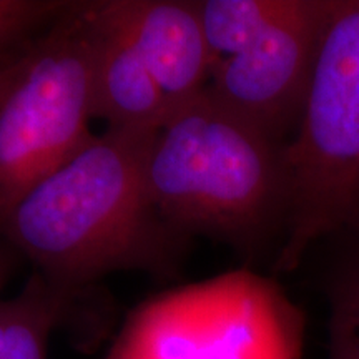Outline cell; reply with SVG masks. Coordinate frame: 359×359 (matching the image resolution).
I'll return each instance as SVG.
<instances>
[{"instance_id":"obj_1","label":"cell","mask_w":359,"mask_h":359,"mask_svg":"<svg viewBox=\"0 0 359 359\" xmlns=\"http://www.w3.org/2000/svg\"><path fill=\"white\" fill-rule=\"evenodd\" d=\"M156 130L105 128L0 213V238L53 286L115 271L172 278L190 243L161 218L147 160Z\"/></svg>"},{"instance_id":"obj_2","label":"cell","mask_w":359,"mask_h":359,"mask_svg":"<svg viewBox=\"0 0 359 359\" xmlns=\"http://www.w3.org/2000/svg\"><path fill=\"white\" fill-rule=\"evenodd\" d=\"M154 203L178 235L206 236L248 259L275 250L290 212L285 143L203 90L156 130L147 160Z\"/></svg>"},{"instance_id":"obj_3","label":"cell","mask_w":359,"mask_h":359,"mask_svg":"<svg viewBox=\"0 0 359 359\" xmlns=\"http://www.w3.org/2000/svg\"><path fill=\"white\" fill-rule=\"evenodd\" d=\"M285 161L290 212L276 273L359 228V0H336Z\"/></svg>"},{"instance_id":"obj_4","label":"cell","mask_w":359,"mask_h":359,"mask_svg":"<svg viewBox=\"0 0 359 359\" xmlns=\"http://www.w3.org/2000/svg\"><path fill=\"white\" fill-rule=\"evenodd\" d=\"M92 0L0 57V213L93 138Z\"/></svg>"},{"instance_id":"obj_5","label":"cell","mask_w":359,"mask_h":359,"mask_svg":"<svg viewBox=\"0 0 359 359\" xmlns=\"http://www.w3.org/2000/svg\"><path fill=\"white\" fill-rule=\"evenodd\" d=\"M105 359H294V351L278 298L248 278H223L138 304Z\"/></svg>"},{"instance_id":"obj_6","label":"cell","mask_w":359,"mask_h":359,"mask_svg":"<svg viewBox=\"0 0 359 359\" xmlns=\"http://www.w3.org/2000/svg\"><path fill=\"white\" fill-rule=\"evenodd\" d=\"M336 0H285L281 12L233 55L215 62L206 92L280 143L298 128Z\"/></svg>"},{"instance_id":"obj_7","label":"cell","mask_w":359,"mask_h":359,"mask_svg":"<svg viewBox=\"0 0 359 359\" xmlns=\"http://www.w3.org/2000/svg\"><path fill=\"white\" fill-rule=\"evenodd\" d=\"M120 8L172 115L208 85L212 57L198 6L191 0H120Z\"/></svg>"},{"instance_id":"obj_8","label":"cell","mask_w":359,"mask_h":359,"mask_svg":"<svg viewBox=\"0 0 359 359\" xmlns=\"http://www.w3.org/2000/svg\"><path fill=\"white\" fill-rule=\"evenodd\" d=\"M95 27V110L107 128L158 130L170 107L135 45L120 0L92 2Z\"/></svg>"},{"instance_id":"obj_9","label":"cell","mask_w":359,"mask_h":359,"mask_svg":"<svg viewBox=\"0 0 359 359\" xmlns=\"http://www.w3.org/2000/svg\"><path fill=\"white\" fill-rule=\"evenodd\" d=\"M75 296L34 271L19 294L0 299V359H48V338Z\"/></svg>"},{"instance_id":"obj_10","label":"cell","mask_w":359,"mask_h":359,"mask_svg":"<svg viewBox=\"0 0 359 359\" xmlns=\"http://www.w3.org/2000/svg\"><path fill=\"white\" fill-rule=\"evenodd\" d=\"M318 246L326 255L321 286L330 308L327 359H359V228Z\"/></svg>"},{"instance_id":"obj_11","label":"cell","mask_w":359,"mask_h":359,"mask_svg":"<svg viewBox=\"0 0 359 359\" xmlns=\"http://www.w3.org/2000/svg\"><path fill=\"white\" fill-rule=\"evenodd\" d=\"M212 65L233 55L281 12L285 0H196Z\"/></svg>"},{"instance_id":"obj_12","label":"cell","mask_w":359,"mask_h":359,"mask_svg":"<svg viewBox=\"0 0 359 359\" xmlns=\"http://www.w3.org/2000/svg\"><path fill=\"white\" fill-rule=\"evenodd\" d=\"M69 6L65 0H0V57L52 25Z\"/></svg>"},{"instance_id":"obj_13","label":"cell","mask_w":359,"mask_h":359,"mask_svg":"<svg viewBox=\"0 0 359 359\" xmlns=\"http://www.w3.org/2000/svg\"><path fill=\"white\" fill-rule=\"evenodd\" d=\"M17 258H19V253L15 250H12L6 243L0 245V293H2L7 280L15 269Z\"/></svg>"}]
</instances>
